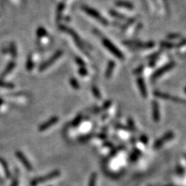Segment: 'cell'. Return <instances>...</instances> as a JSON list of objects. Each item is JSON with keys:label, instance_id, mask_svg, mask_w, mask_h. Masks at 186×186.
Returning <instances> with one entry per match:
<instances>
[{"label": "cell", "instance_id": "2", "mask_svg": "<svg viewBox=\"0 0 186 186\" xmlns=\"http://www.w3.org/2000/svg\"><path fill=\"white\" fill-rule=\"evenodd\" d=\"M83 9L85 10V12H86V13H88L89 15H90L91 16L96 18V20H99V21H100L101 23H102L103 24H107L106 20H105V19L103 18V17H102V16H101L100 14L97 12V11H96V10L93 9H91L88 6H84L83 7Z\"/></svg>", "mask_w": 186, "mask_h": 186}, {"label": "cell", "instance_id": "7", "mask_svg": "<svg viewBox=\"0 0 186 186\" xmlns=\"http://www.w3.org/2000/svg\"><path fill=\"white\" fill-rule=\"evenodd\" d=\"M117 5H121L122 7H126V8H132V5L129 3H128V2H117Z\"/></svg>", "mask_w": 186, "mask_h": 186}, {"label": "cell", "instance_id": "1", "mask_svg": "<svg viewBox=\"0 0 186 186\" xmlns=\"http://www.w3.org/2000/svg\"><path fill=\"white\" fill-rule=\"evenodd\" d=\"M103 44H104L105 47H106L110 52H112V54H114L116 57H119V58H122V53H121L109 40H108L107 39H104V40H103Z\"/></svg>", "mask_w": 186, "mask_h": 186}, {"label": "cell", "instance_id": "4", "mask_svg": "<svg viewBox=\"0 0 186 186\" xmlns=\"http://www.w3.org/2000/svg\"><path fill=\"white\" fill-rule=\"evenodd\" d=\"M57 120H58L57 117L53 118V119H50V120H49L47 122H46L45 124H44V125H43V126L40 128V129L41 131H43V130H44V129H47V128H48L49 126H51V125H53V124H54V123H55L56 122H57Z\"/></svg>", "mask_w": 186, "mask_h": 186}, {"label": "cell", "instance_id": "5", "mask_svg": "<svg viewBox=\"0 0 186 186\" xmlns=\"http://www.w3.org/2000/svg\"><path fill=\"white\" fill-rule=\"evenodd\" d=\"M17 157H18V158H20V159L21 160V161H23L22 162L24 163V164H25V166L27 167V169H29V170H30V169H31V168H30V164H29V163L27 162V159H26V158H24V157L23 156V154H20V152H19V153H17Z\"/></svg>", "mask_w": 186, "mask_h": 186}, {"label": "cell", "instance_id": "6", "mask_svg": "<svg viewBox=\"0 0 186 186\" xmlns=\"http://www.w3.org/2000/svg\"><path fill=\"white\" fill-rule=\"evenodd\" d=\"M14 66H15V64H14L13 62V63H10V64L8 65V67H7V68L5 69V71L3 72V75H5L6 74H8L9 72L11 71L13 69Z\"/></svg>", "mask_w": 186, "mask_h": 186}, {"label": "cell", "instance_id": "3", "mask_svg": "<svg viewBox=\"0 0 186 186\" xmlns=\"http://www.w3.org/2000/svg\"><path fill=\"white\" fill-rule=\"evenodd\" d=\"M61 54H62V52H61V51H60H60H58V52L56 53V54H54V55L52 57H51V58L49 59V60H47V62H45V63H44V64H43V65L41 66V67H40V69H41V70H44V69H46V68H47V67H48L50 65H51V64H52L53 63H54V60H57V59H58L59 57H60Z\"/></svg>", "mask_w": 186, "mask_h": 186}, {"label": "cell", "instance_id": "8", "mask_svg": "<svg viewBox=\"0 0 186 186\" xmlns=\"http://www.w3.org/2000/svg\"><path fill=\"white\" fill-rule=\"evenodd\" d=\"M73 84V86H75L74 88H78V86L77 85V82H76L75 80H71V82Z\"/></svg>", "mask_w": 186, "mask_h": 186}]
</instances>
